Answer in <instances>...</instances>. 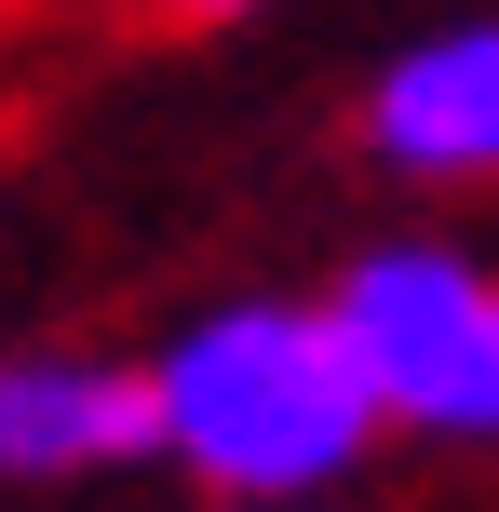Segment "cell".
<instances>
[{"mask_svg": "<svg viewBox=\"0 0 499 512\" xmlns=\"http://www.w3.org/2000/svg\"><path fill=\"white\" fill-rule=\"evenodd\" d=\"M365 149L405 189H499V14H446L365 68Z\"/></svg>", "mask_w": 499, "mask_h": 512, "instance_id": "obj_3", "label": "cell"}, {"mask_svg": "<svg viewBox=\"0 0 499 512\" xmlns=\"http://www.w3.org/2000/svg\"><path fill=\"white\" fill-rule=\"evenodd\" d=\"M189 512H243V499H189Z\"/></svg>", "mask_w": 499, "mask_h": 512, "instance_id": "obj_6", "label": "cell"}, {"mask_svg": "<svg viewBox=\"0 0 499 512\" xmlns=\"http://www.w3.org/2000/svg\"><path fill=\"white\" fill-rule=\"evenodd\" d=\"M149 459V364L135 351H0V486H108Z\"/></svg>", "mask_w": 499, "mask_h": 512, "instance_id": "obj_4", "label": "cell"}, {"mask_svg": "<svg viewBox=\"0 0 499 512\" xmlns=\"http://www.w3.org/2000/svg\"><path fill=\"white\" fill-rule=\"evenodd\" d=\"M135 364H149V459L189 499L338 512L392 445L338 297H216Z\"/></svg>", "mask_w": 499, "mask_h": 512, "instance_id": "obj_1", "label": "cell"}, {"mask_svg": "<svg viewBox=\"0 0 499 512\" xmlns=\"http://www.w3.org/2000/svg\"><path fill=\"white\" fill-rule=\"evenodd\" d=\"M324 297L378 378L392 445L499 459V270L473 243H351Z\"/></svg>", "mask_w": 499, "mask_h": 512, "instance_id": "obj_2", "label": "cell"}, {"mask_svg": "<svg viewBox=\"0 0 499 512\" xmlns=\"http://www.w3.org/2000/svg\"><path fill=\"white\" fill-rule=\"evenodd\" d=\"M135 14H162V27H243V14H270V0H135Z\"/></svg>", "mask_w": 499, "mask_h": 512, "instance_id": "obj_5", "label": "cell"}]
</instances>
